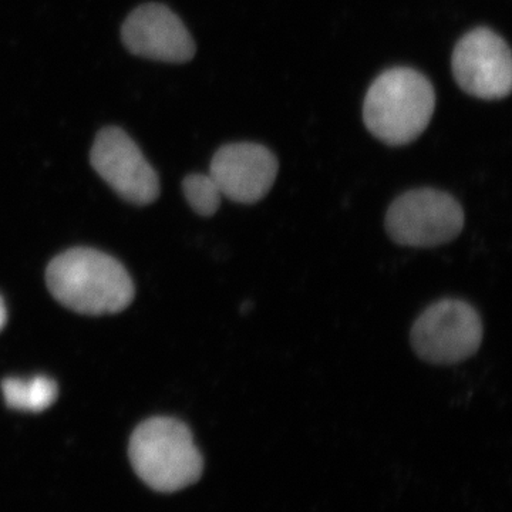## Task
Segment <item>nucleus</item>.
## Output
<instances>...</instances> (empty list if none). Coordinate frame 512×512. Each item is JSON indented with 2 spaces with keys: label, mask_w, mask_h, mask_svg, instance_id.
<instances>
[{
  "label": "nucleus",
  "mask_w": 512,
  "mask_h": 512,
  "mask_svg": "<svg viewBox=\"0 0 512 512\" xmlns=\"http://www.w3.org/2000/svg\"><path fill=\"white\" fill-rule=\"evenodd\" d=\"M90 163L96 173L131 204H151L160 194L156 170L126 131L119 127H107L97 134Z\"/></svg>",
  "instance_id": "6"
},
{
  "label": "nucleus",
  "mask_w": 512,
  "mask_h": 512,
  "mask_svg": "<svg viewBox=\"0 0 512 512\" xmlns=\"http://www.w3.org/2000/svg\"><path fill=\"white\" fill-rule=\"evenodd\" d=\"M6 322H8V311H6L5 302H3V298L0 296V332L5 328Z\"/></svg>",
  "instance_id": "12"
},
{
  "label": "nucleus",
  "mask_w": 512,
  "mask_h": 512,
  "mask_svg": "<svg viewBox=\"0 0 512 512\" xmlns=\"http://www.w3.org/2000/svg\"><path fill=\"white\" fill-rule=\"evenodd\" d=\"M278 170V160L268 148L254 143H235L215 153L210 175L222 197L238 204H255L274 187Z\"/></svg>",
  "instance_id": "9"
},
{
  "label": "nucleus",
  "mask_w": 512,
  "mask_h": 512,
  "mask_svg": "<svg viewBox=\"0 0 512 512\" xmlns=\"http://www.w3.org/2000/svg\"><path fill=\"white\" fill-rule=\"evenodd\" d=\"M47 288L70 311L82 315H113L128 308L134 284L113 256L92 248H73L52 259Z\"/></svg>",
  "instance_id": "1"
},
{
  "label": "nucleus",
  "mask_w": 512,
  "mask_h": 512,
  "mask_svg": "<svg viewBox=\"0 0 512 512\" xmlns=\"http://www.w3.org/2000/svg\"><path fill=\"white\" fill-rule=\"evenodd\" d=\"M2 393L10 409L40 413L56 402L59 389L55 380L46 376L28 380L8 377L2 382Z\"/></svg>",
  "instance_id": "10"
},
{
  "label": "nucleus",
  "mask_w": 512,
  "mask_h": 512,
  "mask_svg": "<svg viewBox=\"0 0 512 512\" xmlns=\"http://www.w3.org/2000/svg\"><path fill=\"white\" fill-rule=\"evenodd\" d=\"M483 322L470 303L441 299L414 322V352L431 365H457L476 355L483 342Z\"/></svg>",
  "instance_id": "5"
},
{
  "label": "nucleus",
  "mask_w": 512,
  "mask_h": 512,
  "mask_svg": "<svg viewBox=\"0 0 512 512\" xmlns=\"http://www.w3.org/2000/svg\"><path fill=\"white\" fill-rule=\"evenodd\" d=\"M384 225L389 237L402 247H440L461 234L464 211L447 192L419 188L392 202Z\"/></svg>",
  "instance_id": "4"
},
{
  "label": "nucleus",
  "mask_w": 512,
  "mask_h": 512,
  "mask_svg": "<svg viewBox=\"0 0 512 512\" xmlns=\"http://www.w3.org/2000/svg\"><path fill=\"white\" fill-rule=\"evenodd\" d=\"M128 52L164 63H187L195 42L183 20L160 3H147L130 13L121 28Z\"/></svg>",
  "instance_id": "8"
},
{
  "label": "nucleus",
  "mask_w": 512,
  "mask_h": 512,
  "mask_svg": "<svg viewBox=\"0 0 512 512\" xmlns=\"http://www.w3.org/2000/svg\"><path fill=\"white\" fill-rule=\"evenodd\" d=\"M436 109V93L423 74L392 69L377 77L363 106L370 133L389 146L412 143L429 126Z\"/></svg>",
  "instance_id": "2"
},
{
  "label": "nucleus",
  "mask_w": 512,
  "mask_h": 512,
  "mask_svg": "<svg viewBox=\"0 0 512 512\" xmlns=\"http://www.w3.org/2000/svg\"><path fill=\"white\" fill-rule=\"evenodd\" d=\"M128 456L137 476L160 493L197 483L204 470L191 430L171 417L143 421L131 436Z\"/></svg>",
  "instance_id": "3"
},
{
  "label": "nucleus",
  "mask_w": 512,
  "mask_h": 512,
  "mask_svg": "<svg viewBox=\"0 0 512 512\" xmlns=\"http://www.w3.org/2000/svg\"><path fill=\"white\" fill-rule=\"evenodd\" d=\"M183 190L188 204L201 217H211L220 210L222 194L210 174L188 175Z\"/></svg>",
  "instance_id": "11"
},
{
  "label": "nucleus",
  "mask_w": 512,
  "mask_h": 512,
  "mask_svg": "<svg viewBox=\"0 0 512 512\" xmlns=\"http://www.w3.org/2000/svg\"><path fill=\"white\" fill-rule=\"evenodd\" d=\"M451 64L458 86L471 96L497 100L511 92V50L493 30L467 33L454 49Z\"/></svg>",
  "instance_id": "7"
}]
</instances>
